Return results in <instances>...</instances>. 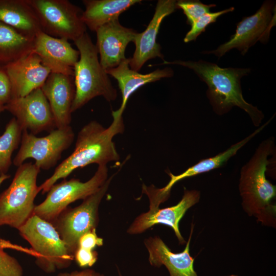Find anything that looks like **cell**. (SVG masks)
<instances>
[{
  "instance_id": "1",
  "label": "cell",
  "mask_w": 276,
  "mask_h": 276,
  "mask_svg": "<svg viewBox=\"0 0 276 276\" xmlns=\"http://www.w3.org/2000/svg\"><path fill=\"white\" fill-rule=\"evenodd\" d=\"M112 115V122L107 128L92 121L81 128L73 152L56 168L52 176L39 186L42 194L47 193L58 180L65 179L76 169L93 164L106 166L109 162L119 160L113 138L123 132L124 125L122 114L113 111Z\"/></svg>"
},
{
  "instance_id": "2",
  "label": "cell",
  "mask_w": 276,
  "mask_h": 276,
  "mask_svg": "<svg viewBox=\"0 0 276 276\" xmlns=\"http://www.w3.org/2000/svg\"><path fill=\"white\" fill-rule=\"evenodd\" d=\"M162 64H178L192 70L206 84V96L216 114H224L237 106L248 114L255 127L260 126L264 115L257 106L245 101L241 85V78L250 73V68H222L203 60L172 62L164 60Z\"/></svg>"
},
{
  "instance_id": "3",
  "label": "cell",
  "mask_w": 276,
  "mask_h": 276,
  "mask_svg": "<svg viewBox=\"0 0 276 276\" xmlns=\"http://www.w3.org/2000/svg\"><path fill=\"white\" fill-rule=\"evenodd\" d=\"M273 137L263 141L250 159L241 168L239 189L242 206L249 216H254L262 224L275 225V186L266 177L268 157L274 151Z\"/></svg>"
},
{
  "instance_id": "4",
  "label": "cell",
  "mask_w": 276,
  "mask_h": 276,
  "mask_svg": "<svg viewBox=\"0 0 276 276\" xmlns=\"http://www.w3.org/2000/svg\"><path fill=\"white\" fill-rule=\"evenodd\" d=\"M74 42L78 49L79 58L74 67L75 96L72 113L98 96L103 97L108 102L114 101L117 90L101 65L98 50L88 34L85 32Z\"/></svg>"
},
{
  "instance_id": "5",
  "label": "cell",
  "mask_w": 276,
  "mask_h": 276,
  "mask_svg": "<svg viewBox=\"0 0 276 276\" xmlns=\"http://www.w3.org/2000/svg\"><path fill=\"white\" fill-rule=\"evenodd\" d=\"M40 170L32 163L18 167L11 184L0 194V226L18 229L34 215V200L40 192L37 185Z\"/></svg>"
},
{
  "instance_id": "6",
  "label": "cell",
  "mask_w": 276,
  "mask_h": 276,
  "mask_svg": "<svg viewBox=\"0 0 276 276\" xmlns=\"http://www.w3.org/2000/svg\"><path fill=\"white\" fill-rule=\"evenodd\" d=\"M18 231L30 244L36 264L45 273L71 265L74 256L51 223L33 215Z\"/></svg>"
},
{
  "instance_id": "7",
  "label": "cell",
  "mask_w": 276,
  "mask_h": 276,
  "mask_svg": "<svg viewBox=\"0 0 276 276\" xmlns=\"http://www.w3.org/2000/svg\"><path fill=\"white\" fill-rule=\"evenodd\" d=\"M117 172L107 178L97 192L83 200L80 205L66 208L51 223L73 256L80 237L96 228L99 205Z\"/></svg>"
},
{
  "instance_id": "8",
  "label": "cell",
  "mask_w": 276,
  "mask_h": 276,
  "mask_svg": "<svg viewBox=\"0 0 276 276\" xmlns=\"http://www.w3.org/2000/svg\"><path fill=\"white\" fill-rule=\"evenodd\" d=\"M43 32L51 36L75 41L86 32L83 11L68 0H27Z\"/></svg>"
},
{
  "instance_id": "9",
  "label": "cell",
  "mask_w": 276,
  "mask_h": 276,
  "mask_svg": "<svg viewBox=\"0 0 276 276\" xmlns=\"http://www.w3.org/2000/svg\"><path fill=\"white\" fill-rule=\"evenodd\" d=\"M108 168L106 166H98L94 176L86 182L79 179H64L53 185L44 200L35 205L34 215L52 223L67 208L78 200H84L97 192L107 179Z\"/></svg>"
},
{
  "instance_id": "10",
  "label": "cell",
  "mask_w": 276,
  "mask_h": 276,
  "mask_svg": "<svg viewBox=\"0 0 276 276\" xmlns=\"http://www.w3.org/2000/svg\"><path fill=\"white\" fill-rule=\"evenodd\" d=\"M74 132L69 125L56 128L43 137H37L22 131L19 149L13 160L19 167L28 158L35 160V164L40 169L48 170L60 159L62 152L68 149L74 140Z\"/></svg>"
},
{
  "instance_id": "11",
  "label": "cell",
  "mask_w": 276,
  "mask_h": 276,
  "mask_svg": "<svg viewBox=\"0 0 276 276\" xmlns=\"http://www.w3.org/2000/svg\"><path fill=\"white\" fill-rule=\"evenodd\" d=\"M275 8V1H265L255 14L244 17L238 23L235 34L228 41L216 50L202 53L213 54L220 58L230 50L236 49L244 55L257 41L266 43L271 30L276 24Z\"/></svg>"
},
{
  "instance_id": "12",
  "label": "cell",
  "mask_w": 276,
  "mask_h": 276,
  "mask_svg": "<svg viewBox=\"0 0 276 276\" xmlns=\"http://www.w3.org/2000/svg\"><path fill=\"white\" fill-rule=\"evenodd\" d=\"M5 107L14 116L22 130H30L35 135L56 128L49 102L41 88L24 97L11 99Z\"/></svg>"
},
{
  "instance_id": "13",
  "label": "cell",
  "mask_w": 276,
  "mask_h": 276,
  "mask_svg": "<svg viewBox=\"0 0 276 276\" xmlns=\"http://www.w3.org/2000/svg\"><path fill=\"white\" fill-rule=\"evenodd\" d=\"M200 192L196 190L185 189L180 201L175 205L160 209L150 208L149 211L138 216L127 230L130 234H137L144 232L150 227L157 224L170 226L181 244L186 241L179 231V223L187 211L198 203Z\"/></svg>"
},
{
  "instance_id": "14",
  "label": "cell",
  "mask_w": 276,
  "mask_h": 276,
  "mask_svg": "<svg viewBox=\"0 0 276 276\" xmlns=\"http://www.w3.org/2000/svg\"><path fill=\"white\" fill-rule=\"evenodd\" d=\"M33 52L51 73L74 76V67L79 60V52L68 40L41 31L34 39Z\"/></svg>"
},
{
  "instance_id": "15",
  "label": "cell",
  "mask_w": 276,
  "mask_h": 276,
  "mask_svg": "<svg viewBox=\"0 0 276 276\" xmlns=\"http://www.w3.org/2000/svg\"><path fill=\"white\" fill-rule=\"evenodd\" d=\"M177 9L175 0H159L153 16L146 30L137 33L133 41L135 50L132 58H130L129 67L135 71L140 70L145 63L155 57L164 59L160 52L161 47L157 43L156 37L162 21Z\"/></svg>"
},
{
  "instance_id": "16",
  "label": "cell",
  "mask_w": 276,
  "mask_h": 276,
  "mask_svg": "<svg viewBox=\"0 0 276 276\" xmlns=\"http://www.w3.org/2000/svg\"><path fill=\"white\" fill-rule=\"evenodd\" d=\"M96 47L100 55V62L106 71L114 68L126 58L128 44L133 41L137 32L121 25L119 18L101 26L96 31Z\"/></svg>"
},
{
  "instance_id": "17",
  "label": "cell",
  "mask_w": 276,
  "mask_h": 276,
  "mask_svg": "<svg viewBox=\"0 0 276 276\" xmlns=\"http://www.w3.org/2000/svg\"><path fill=\"white\" fill-rule=\"evenodd\" d=\"M4 66L11 84V99L41 88L51 73L33 52Z\"/></svg>"
},
{
  "instance_id": "18",
  "label": "cell",
  "mask_w": 276,
  "mask_h": 276,
  "mask_svg": "<svg viewBox=\"0 0 276 276\" xmlns=\"http://www.w3.org/2000/svg\"><path fill=\"white\" fill-rule=\"evenodd\" d=\"M41 89L49 102L56 128L70 125L75 96L74 76L51 73Z\"/></svg>"
},
{
  "instance_id": "19",
  "label": "cell",
  "mask_w": 276,
  "mask_h": 276,
  "mask_svg": "<svg viewBox=\"0 0 276 276\" xmlns=\"http://www.w3.org/2000/svg\"><path fill=\"white\" fill-rule=\"evenodd\" d=\"M193 230L191 228L188 241L181 252L174 253L158 237H150L145 241L149 252V262L155 267L164 265L170 276H198L194 268V258L190 254V243Z\"/></svg>"
},
{
  "instance_id": "20",
  "label": "cell",
  "mask_w": 276,
  "mask_h": 276,
  "mask_svg": "<svg viewBox=\"0 0 276 276\" xmlns=\"http://www.w3.org/2000/svg\"><path fill=\"white\" fill-rule=\"evenodd\" d=\"M129 60L130 58H126L117 66L106 71L108 75L112 76L118 82L122 102L121 107L116 111L121 114H123L130 96L138 88L147 83L173 75V70L169 67L157 69L146 74H140L130 68Z\"/></svg>"
},
{
  "instance_id": "21",
  "label": "cell",
  "mask_w": 276,
  "mask_h": 276,
  "mask_svg": "<svg viewBox=\"0 0 276 276\" xmlns=\"http://www.w3.org/2000/svg\"><path fill=\"white\" fill-rule=\"evenodd\" d=\"M0 21L33 39L43 31L35 12L27 0H0Z\"/></svg>"
},
{
  "instance_id": "22",
  "label": "cell",
  "mask_w": 276,
  "mask_h": 276,
  "mask_svg": "<svg viewBox=\"0 0 276 276\" xmlns=\"http://www.w3.org/2000/svg\"><path fill=\"white\" fill-rule=\"evenodd\" d=\"M273 118L274 116L264 124L260 126L250 135L241 141L231 145L226 150L218 153L214 156L200 160L195 165L188 168L183 172L177 175H174L170 172H167L170 177V180L168 184L162 188L164 192L170 193L172 187L178 181L188 177L211 171L224 165L232 157L237 154V152L242 147L262 131L270 123Z\"/></svg>"
},
{
  "instance_id": "23",
  "label": "cell",
  "mask_w": 276,
  "mask_h": 276,
  "mask_svg": "<svg viewBox=\"0 0 276 276\" xmlns=\"http://www.w3.org/2000/svg\"><path fill=\"white\" fill-rule=\"evenodd\" d=\"M139 0H84L82 19L86 27L96 32L101 26L119 18V15Z\"/></svg>"
},
{
  "instance_id": "24",
  "label": "cell",
  "mask_w": 276,
  "mask_h": 276,
  "mask_svg": "<svg viewBox=\"0 0 276 276\" xmlns=\"http://www.w3.org/2000/svg\"><path fill=\"white\" fill-rule=\"evenodd\" d=\"M34 39L0 21V64L6 65L33 52Z\"/></svg>"
},
{
  "instance_id": "25",
  "label": "cell",
  "mask_w": 276,
  "mask_h": 276,
  "mask_svg": "<svg viewBox=\"0 0 276 276\" xmlns=\"http://www.w3.org/2000/svg\"><path fill=\"white\" fill-rule=\"evenodd\" d=\"M22 129L12 118L0 135V176L7 174L11 164L13 152L20 144Z\"/></svg>"
},
{
  "instance_id": "26",
  "label": "cell",
  "mask_w": 276,
  "mask_h": 276,
  "mask_svg": "<svg viewBox=\"0 0 276 276\" xmlns=\"http://www.w3.org/2000/svg\"><path fill=\"white\" fill-rule=\"evenodd\" d=\"M234 10V7H230L220 11L210 12L204 14L191 25V28L186 35L183 41L188 43L195 40L199 35L205 31L206 28L211 24L215 22L219 16Z\"/></svg>"
},
{
  "instance_id": "27",
  "label": "cell",
  "mask_w": 276,
  "mask_h": 276,
  "mask_svg": "<svg viewBox=\"0 0 276 276\" xmlns=\"http://www.w3.org/2000/svg\"><path fill=\"white\" fill-rule=\"evenodd\" d=\"M178 9L183 10L187 17V23L191 25L198 18L210 12L212 7L216 5H205L199 1L180 0L177 1Z\"/></svg>"
},
{
  "instance_id": "28",
  "label": "cell",
  "mask_w": 276,
  "mask_h": 276,
  "mask_svg": "<svg viewBox=\"0 0 276 276\" xmlns=\"http://www.w3.org/2000/svg\"><path fill=\"white\" fill-rule=\"evenodd\" d=\"M0 276H24L21 264L0 246Z\"/></svg>"
},
{
  "instance_id": "29",
  "label": "cell",
  "mask_w": 276,
  "mask_h": 276,
  "mask_svg": "<svg viewBox=\"0 0 276 276\" xmlns=\"http://www.w3.org/2000/svg\"><path fill=\"white\" fill-rule=\"evenodd\" d=\"M74 259L79 267L82 268L89 267L94 265L97 262L98 254L93 250L78 247L74 254Z\"/></svg>"
},
{
  "instance_id": "30",
  "label": "cell",
  "mask_w": 276,
  "mask_h": 276,
  "mask_svg": "<svg viewBox=\"0 0 276 276\" xmlns=\"http://www.w3.org/2000/svg\"><path fill=\"white\" fill-rule=\"evenodd\" d=\"M11 99V86L4 65L0 64V103L5 105Z\"/></svg>"
},
{
  "instance_id": "31",
  "label": "cell",
  "mask_w": 276,
  "mask_h": 276,
  "mask_svg": "<svg viewBox=\"0 0 276 276\" xmlns=\"http://www.w3.org/2000/svg\"><path fill=\"white\" fill-rule=\"evenodd\" d=\"M102 244L103 239L97 236L96 228H94L80 237L78 240V247L93 250L96 246H101Z\"/></svg>"
},
{
  "instance_id": "32",
  "label": "cell",
  "mask_w": 276,
  "mask_h": 276,
  "mask_svg": "<svg viewBox=\"0 0 276 276\" xmlns=\"http://www.w3.org/2000/svg\"><path fill=\"white\" fill-rule=\"evenodd\" d=\"M56 276H104L94 269L86 268L82 270H75L71 272H60Z\"/></svg>"
},
{
  "instance_id": "33",
  "label": "cell",
  "mask_w": 276,
  "mask_h": 276,
  "mask_svg": "<svg viewBox=\"0 0 276 276\" xmlns=\"http://www.w3.org/2000/svg\"><path fill=\"white\" fill-rule=\"evenodd\" d=\"M10 177V175H8V174H5V175H2L1 176H0V186L1 185V184L6 180L8 179V178H9ZM5 242V241L4 240H3L2 239H1L0 238V245L1 246H2L4 244V243Z\"/></svg>"
},
{
  "instance_id": "34",
  "label": "cell",
  "mask_w": 276,
  "mask_h": 276,
  "mask_svg": "<svg viewBox=\"0 0 276 276\" xmlns=\"http://www.w3.org/2000/svg\"><path fill=\"white\" fill-rule=\"evenodd\" d=\"M5 110V105L2 103H0V114Z\"/></svg>"
},
{
  "instance_id": "35",
  "label": "cell",
  "mask_w": 276,
  "mask_h": 276,
  "mask_svg": "<svg viewBox=\"0 0 276 276\" xmlns=\"http://www.w3.org/2000/svg\"><path fill=\"white\" fill-rule=\"evenodd\" d=\"M226 276H238L237 275H235V274H232V275H226Z\"/></svg>"
},
{
  "instance_id": "36",
  "label": "cell",
  "mask_w": 276,
  "mask_h": 276,
  "mask_svg": "<svg viewBox=\"0 0 276 276\" xmlns=\"http://www.w3.org/2000/svg\"><path fill=\"white\" fill-rule=\"evenodd\" d=\"M119 276H122V275H121V273H120V272L119 271Z\"/></svg>"
}]
</instances>
